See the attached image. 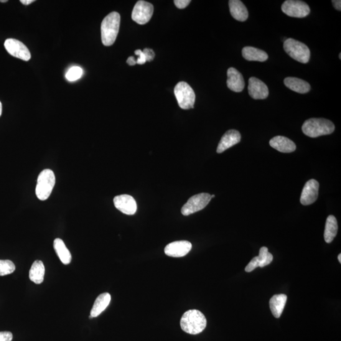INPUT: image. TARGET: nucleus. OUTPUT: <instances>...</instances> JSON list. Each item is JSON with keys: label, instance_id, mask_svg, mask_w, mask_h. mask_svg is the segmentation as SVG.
I'll list each match as a JSON object with an SVG mask.
<instances>
[{"label": "nucleus", "instance_id": "72a5a7b5", "mask_svg": "<svg viewBox=\"0 0 341 341\" xmlns=\"http://www.w3.org/2000/svg\"><path fill=\"white\" fill-rule=\"evenodd\" d=\"M126 63H128L129 65L134 66L137 64V61L135 59L134 57H129L128 60L126 61Z\"/></svg>", "mask_w": 341, "mask_h": 341}, {"label": "nucleus", "instance_id": "f03ea898", "mask_svg": "<svg viewBox=\"0 0 341 341\" xmlns=\"http://www.w3.org/2000/svg\"><path fill=\"white\" fill-rule=\"evenodd\" d=\"M120 15L113 12L104 18L101 23V39L106 47H110L115 42L120 25Z\"/></svg>", "mask_w": 341, "mask_h": 341}, {"label": "nucleus", "instance_id": "ddd939ff", "mask_svg": "<svg viewBox=\"0 0 341 341\" xmlns=\"http://www.w3.org/2000/svg\"><path fill=\"white\" fill-rule=\"evenodd\" d=\"M192 243L188 241H177L170 243L164 248V253L172 257H183L192 250Z\"/></svg>", "mask_w": 341, "mask_h": 341}, {"label": "nucleus", "instance_id": "aec40b11", "mask_svg": "<svg viewBox=\"0 0 341 341\" xmlns=\"http://www.w3.org/2000/svg\"><path fill=\"white\" fill-rule=\"evenodd\" d=\"M287 297L286 294H276L271 297L269 302L270 309L272 314L277 319L281 316L286 305Z\"/></svg>", "mask_w": 341, "mask_h": 341}, {"label": "nucleus", "instance_id": "f8f14e48", "mask_svg": "<svg viewBox=\"0 0 341 341\" xmlns=\"http://www.w3.org/2000/svg\"><path fill=\"white\" fill-rule=\"evenodd\" d=\"M114 206L126 215H134L136 212L137 206L136 200L129 195H121L114 198Z\"/></svg>", "mask_w": 341, "mask_h": 341}, {"label": "nucleus", "instance_id": "c9c22d12", "mask_svg": "<svg viewBox=\"0 0 341 341\" xmlns=\"http://www.w3.org/2000/svg\"><path fill=\"white\" fill-rule=\"evenodd\" d=\"M2 104L1 103V101H0V116H2Z\"/></svg>", "mask_w": 341, "mask_h": 341}, {"label": "nucleus", "instance_id": "4468645a", "mask_svg": "<svg viewBox=\"0 0 341 341\" xmlns=\"http://www.w3.org/2000/svg\"><path fill=\"white\" fill-rule=\"evenodd\" d=\"M248 93L254 99H265L269 96V89L266 83L256 77H251L248 81Z\"/></svg>", "mask_w": 341, "mask_h": 341}, {"label": "nucleus", "instance_id": "b1692460", "mask_svg": "<svg viewBox=\"0 0 341 341\" xmlns=\"http://www.w3.org/2000/svg\"><path fill=\"white\" fill-rule=\"evenodd\" d=\"M53 246L56 253L62 263L65 265L69 264L72 261V255L62 239H55Z\"/></svg>", "mask_w": 341, "mask_h": 341}, {"label": "nucleus", "instance_id": "393cba45", "mask_svg": "<svg viewBox=\"0 0 341 341\" xmlns=\"http://www.w3.org/2000/svg\"><path fill=\"white\" fill-rule=\"evenodd\" d=\"M338 225L336 218L334 216H328L324 231V239L325 242L331 243L337 235Z\"/></svg>", "mask_w": 341, "mask_h": 341}, {"label": "nucleus", "instance_id": "39448f33", "mask_svg": "<svg viewBox=\"0 0 341 341\" xmlns=\"http://www.w3.org/2000/svg\"><path fill=\"white\" fill-rule=\"evenodd\" d=\"M283 48L287 54L297 62L305 64L309 62L310 51L309 47L304 43L292 38H288L285 40Z\"/></svg>", "mask_w": 341, "mask_h": 341}, {"label": "nucleus", "instance_id": "473e14b6", "mask_svg": "<svg viewBox=\"0 0 341 341\" xmlns=\"http://www.w3.org/2000/svg\"><path fill=\"white\" fill-rule=\"evenodd\" d=\"M333 6L335 8V9L338 10V11H340L341 10V1L340 0H333L332 1Z\"/></svg>", "mask_w": 341, "mask_h": 341}, {"label": "nucleus", "instance_id": "a211bd4d", "mask_svg": "<svg viewBox=\"0 0 341 341\" xmlns=\"http://www.w3.org/2000/svg\"><path fill=\"white\" fill-rule=\"evenodd\" d=\"M229 6L231 15L234 19L240 22H245L248 17V12L245 5L240 0H230Z\"/></svg>", "mask_w": 341, "mask_h": 341}, {"label": "nucleus", "instance_id": "a878e982", "mask_svg": "<svg viewBox=\"0 0 341 341\" xmlns=\"http://www.w3.org/2000/svg\"><path fill=\"white\" fill-rule=\"evenodd\" d=\"M255 259L259 267H264L268 266L273 261V255L269 252L268 248L263 246L260 249L259 256L255 257Z\"/></svg>", "mask_w": 341, "mask_h": 341}, {"label": "nucleus", "instance_id": "e433bc0d", "mask_svg": "<svg viewBox=\"0 0 341 341\" xmlns=\"http://www.w3.org/2000/svg\"><path fill=\"white\" fill-rule=\"evenodd\" d=\"M338 260H339L340 264H341V254L340 253L339 254V255H338Z\"/></svg>", "mask_w": 341, "mask_h": 341}, {"label": "nucleus", "instance_id": "9b49d317", "mask_svg": "<svg viewBox=\"0 0 341 341\" xmlns=\"http://www.w3.org/2000/svg\"><path fill=\"white\" fill-rule=\"evenodd\" d=\"M319 183L317 180L308 181L303 188L300 202L302 205H309L317 200L319 196Z\"/></svg>", "mask_w": 341, "mask_h": 341}, {"label": "nucleus", "instance_id": "2eb2a0df", "mask_svg": "<svg viewBox=\"0 0 341 341\" xmlns=\"http://www.w3.org/2000/svg\"><path fill=\"white\" fill-rule=\"evenodd\" d=\"M227 86L235 93H241L245 88V83L242 74L235 68H229L227 72Z\"/></svg>", "mask_w": 341, "mask_h": 341}, {"label": "nucleus", "instance_id": "f3484780", "mask_svg": "<svg viewBox=\"0 0 341 341\" xmlns=\"http://www.w3.org/2000/svg\"><path fill=\"white\" fill-rule=\"evenodd\" d=\"M269 144L272 148L283 153H290L296 149V145L291 140L283 136L274 137L270 141Z\"/></svg>", "mask_w": 341, "mask_h": 341}, {"label": "nucleus", "instance_id": "7c9ffc66", "mask_svg": "<svg viewBox=\"0 0 341 341\" xmlns=\"http://www.w3.org/2000/svg\"><path fill=\"white\" fill-rule=\"evenodd\" d=\"M190 0H175L174 1L176 7L180 9H185L190 4Z\"/></svg>", "mask_w": 341, "mask_h": 341}, {"label": "nucleus", "instance_id": "4c0bfd02", "mask_svg": "<svg viewBox=\"0 0 341 341\" xmlns=\"http://www.w3.org/2000/svg\"><path fill=\"white\" fill-rule=\"evenodd\" d=\"M8 2L7 0H0V2H2V3H5V2Z\"/></svg>", "mask_w": 341, "mask_h": 341}, {"label": "nucleus", "instance_id": "7ed1b4c3", "mask_svg": "<svg viewBox=\"0 0 341 341\" xmlns=\"http://www.w3.org/2000/svg\"><path fill=\"white\" fill-rule=\"evenodd\" d=\"M335 131L334 123L325 118H310L304 122L302 131L305 135L312 138L327 136Z\"/></svg>", "mask_w": 341, "mask_h": 341}, {"label": "nucleus", "instance_id": "c756f323", "mask_svg": "<svg viewBox=\"0 0 341 341\" xmlns=\"http://www.w3.org/2000/svg\"><path fill=\"white\" fill-rule=\"evenodd\" d=\"M145 56H146V62H151V61L154 60L155 57V53L154 51L151 49H148V48H146L143 51Z\"/></svg>", "mask_w": 341, "mask_h": 341}, {"label": "nucleus", "instance_id": "1a4fd4ad", "mask_svg": "<svg viewBox=\"0 0 341 341\" xmlns=\"http://www.w3.org/2000/svg\"><path fill=\"white\" fill-rule=\"evenodd\" d=\"M154 12V7L146 1L137 2L132 11V19L137 24L144 25L151 20Z\"/></svg>", "mask_w": 341, "mask_h": 341}, {"label": "nucleus", "instance_id": "5701e85b", "mask_svg": "<svg viewBox=\"0 0 341 341\" xmlns=\"http://www.w3.org/2000/svg\"><path fill=\"white\" fill-rule=\"evenodd\" d=\"M45 267L43 262L40 261H35L32 265L29 271V278L30 281L35 284H41L44 281Z\"/></svg>", "mask_w": 341, "mask_h": 341}, {"label": "nucleus", "instance_id": "cd10ccee", "mask_svg": "<svg viewBox=\"0 0 341 341\" xmlns=\"http://www.w3.org/2000/svg\"><path fill=\"white\" fill-rule=\"evenodd\" d=\"M83 75V70L79 67H73L70 68L66 73V78L70 82L79 79Z\"/></svg>", "mask_w": 341, "mask_h": 341}, {"label": "nucleus", "instance_id": "dca6fc26", "mask_svg": "<svg viewBox=\"0 0 341 341\" xmlns=\"http://www.w3.org/2000/svg\"><path fill=\"white\" fill-rule=\"evenodd\" d=\"M241 138L240 132L236 130H230L226 132L219 143L217 149L218 153H222L226 150L238 144L241 141Z\"/></svg>", "mask_w": 341, "mask_h": 341}, {"label": "nucleus", "instance_id": "6e6552de", "mask_svg": "<svg viewBox=\"0 0 341 341\" xmlns=\"http://www.w3.org/2000/svg\"><path fill=\"white\" fill-rule=\"evenodd\" d=\"M282 11L289 17L304 18L310 14V9L306 3L300 0H287L281 7Z\"/></svg>", "mask_w": 341, "mask_h": 341}, {"label": "nucleus", "instance_id": "f257e3e1", "mask_svg": "<svg viewBox=\"0 0 341 341\" xmlns=\"http://www.w3.org/2000/svg\"><path fill=\"white\" fill-rule=\"evenodd\" d=\"M180 326L187 334H198L207 326V320L202 312L197 310H190L183 315Z\"/></svg>", "mask_w": 341, "mask_h": 341}, {"label": "nucleus", "instance_id": "6ab92c4d", "mask_svg": "<svg viewBox=\"0 0 341 341\" xmlns=\"http://www.w3.org/2000/svg\"><path fill=\"white\" fill-rule=\"evenodd\" d=\"M111 297V295L108 292H104V293L99 295L97 297L95 302H94L93 309L91 311L90 318H95L98 317L101 313L104 312L110 304Z\"/></svg>", "mask_w": 341, "mask_h": 341}, {"label": "nucleus", "instance_id": "bb28decb", "mask_svg": "<svg viewBox=\"0 0 341 341\" xmlns=\"http://www.w3.org/2000/svg\"><path fill=\"white\" fill-rule=\"evenodd\" d=\"M15 266L9 260H0V276H7L15 271Z\"/></svg>", "mask_w": 341, "mask_h": 341}, {"label": "nucleus", "instance_id": "423d86ee", "mask_svg": "<svg viewBox=\"0 0 341 341\" xmlns=\"http://www.w3.org/2000/svg\"><path fill=\"white\" fill-rule=\"evenodd\" d=\"M175 95L178 105L183 109L193 108L195 101V94L193 89L187 82H180L175 88Z\"/></svg>", "mask_w": 341, "mask_h": 341}, {"label": "nucleus", "instance_id": "20e7f679", "mask_svg": "<svg viewBox=\"0 0 341 341\" xmlns=\"http://www.w3.org/2000/svg\"><path fill=\"white\" fill-rule=\"evenodd\" d=\"M56 182L55 173L52 170L46 169L40 172L37 178L35 194L40 200H46L52 194Z\"/></svg>", "mask_w": 341, "mask_h": 341}, {"label": "nucleus", "instance_id": "c85d7f7f", "mask_svg": "<svg viewBox=\"0 0 341 341\" xmlns=\"http://www.w3.org/2000/svg\"><path fill=\"white\" fill-rule=\"evenodd\" d=\"M136 55L139 56L138 59L137 60V63L139 65H143L146 62V56L141 50H137L135 52Z\"/></svg>", "mask_w": 341, "mask_h": 341}, {"label": "nucleus", "instance_id": "0eeeda50", "mask_svg": "<svg viewBox=\"0 0 341 341\" xmlns=\"http://www.w3.org/2000/svg\"><path fill=\"white\" fill-rule=\"evenodd\" d=\"M211 200L210 195L202 193L189 198L182 208L183 216H189L203 209Z\"/></svg>", "mask_w": 341, "mask_h": 341}, {"label": "nucleus", "instance_id": "9d476101", "mask_svg": "<svg viewBox=\"0 0 341 341\" xmlns=\"http://www.w3.org/2000/svg\"><path fill=\"white\" fill-rule=\"evenodd\" d=\"M4 46L8 53L13 57L24 61H29L31 58L26 46L19 40L8 39L5 40Z\"/></svg>", "mask_w": 341, "mask_h": 341}, {"label": "nucleus", "instance_id": "f704fd0d", "mask_svg": "<svg viewBox=\"0 0 341 341\" xmlns=\"http://www.w3.org/2000/svg\"><path fill=\"white\" fill-rule=\"evenodd\" d=\"M34 2V0H21V1H20V2H21L23 5H25L31 4L32 3Z\"/></svg>", "mask_w": 341, "mask_h": 341}, {"label": "nucleus", "instance_id": "2f4dec72", "mask_svg": "<svg viewBox=\"0 0 341 341\" xmlns=\"http://www.w3.org/2000/svg\"><path fill=\"white\" fill-rule=\"evenodd\" d=\"M13 335L10 332H0V341H12Z\"/></svg>", "mask_w": 341, "mask_h": 341}, {"label": "nucleus", "instance_id": "412c9836", "mask_svg": "<svg viewBox=\"0 0 341 341\" xmlns=\"http://www.w3.org/2000/svg\"><path fill=\"white\" fill-rule=\"evenodd\" d=\"M284 83L287 88L300 94L309 93L311 89L309 83L299 78L287 77L285 78Z\"/></svg>", "mask_w": 341, "mask_h": 341}, {"label": "nucleus", "instance_id": "4be33fe9", "mask_svg": "<svg viewBox=\"0 0 341 341\" xmlns=\"http://www.w3.org/2000/svg\"><path fill=\"white\" fill-rule=\"evenodd\" d=\"M242 56L248 61H257V62H266L268 59V55L264 51L251 47L243 48Z\"/></svg>", "mask_w": 341, "mask_h": 341}, {"label": "nucleus", "instance_id": "ea45409f", "mask_svg": "<svg viewBox=\"0 0 341 341\" xmlns=\"http://www.w3.org/2000/svg\"><path fill=\"white\" fill-rule=\"evenodd\" d=\"M339 58H340V60H341V54H340V55H339Z\"/></svg>", "mask_w": 341, "mask_h": 341}, {"label": "nucleus", "instance_id": "58836bf2", "mask_svg": "<svg viewBox=\"0 0 341 341\" xmlns=\"http://www.w3.org/2000/svg\"><path fill=\"white\" fill-rule=\"evenodd\" d=\"M210 197H211V199H212V198L215 197V195H210Z\"/></svg>", "mask_w": 341, "mask_h": 341}]
</instances>
